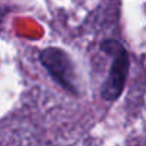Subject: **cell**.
<instances>
[{
  "label": "cell",
  "instance_id": "6da1fadb",
  "mask_svg": "<svg viewBox=\"0 0 146 146\" xmlns=\"http://www.w3.org/2000/svg\"><path fill=\"white\" fill-rule=\"evenodd\" d=\"M103 49L113 54V60L109 69L108 79L103 85L102 96L106 100L113 102L120 96L126 83V78L129 73V54L126 49L117 42H106L103 44Z\"/></svg>",
  "mask_w": 146,
  "mask_h": 146
},
{
  "label": "cell",
  "instance_id": "7a4b0ae2",
  "mask_svg": "<svg viewBox=\"0 0 146 146\" xmlns=\"http://www.w3.org/2000/svg\"><path fill=\"white\" fill-rule=\"evenodd\" d=\"M40 62L59 85H62L64 89L73 93L78 92L75 67H73L69 56L63 50L57 47L44 49L40 53Z\"/></svg>",
  "mask_w": 146,
  "mask_h": 146
}]
</instances>
